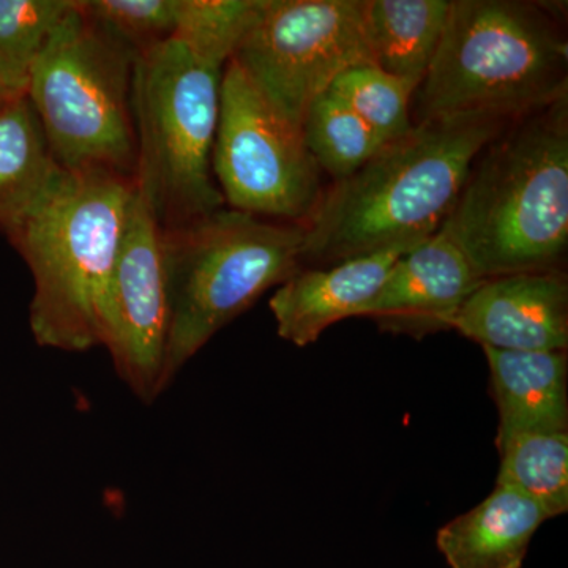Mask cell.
Masks as SVG:
<instances>
[{
	"label": "cell",
	"mask_w": 568,
	"mask_h": 568,
	"mask_svg": "<svg viewBox=\"0 0 568 568\" xmlns=\"http://www.w3.org/2000/svg\"><path fill=\"white\" fill-rule=\"evenodd\" d=\"M17 97L21 95H17V93L11 92L10 89L0 81V104L9 102L11 99H17Z\"/></svg>",
	"instance_id": "24"
},
{
	"label": "cell",
	"mask_w": 568,
	"mask_h": 568,
	"mask_svg": "<svg viewBox=\"0 0 568 568\" xmlns=\"http://www.w3.org/2000/svg\"><path fill=\"white\" fill-rule=\"evenodd\" d=\"M499 425L497 439L568 429L567 351L484 347Z\"/></svg>",
	"instance_id": "14"
},
{
	"label": "cell",
	"mask_w": 568,
	"mask_h": 568,
	"mask_svg": "<svg viewBox=\"0 0 568 568\" xmlns=\"http://www.w3.org/2000/svg\"><path fill=\"white\" fill-rule=\"evenodd\" d=\"M28 97L0 104V231L9 233L58 173Z\"/></svg>",
	"instance_id": "17"
},
{
	"label": "cell",
	"mask_w": 568,
	"mask_h": 568,
	"mask_svg": "<svg viewBox=\"0 0 568 568\" xmlns=\"http://www.w3.org/2000/svg\"><path fill=\"white\" fill-rule=\"evenodd\" d=\"M134 59L136 52L89 20L74 0L37 59L26 91L59 168L136 179Z\"/></svg>",
	"instance_id": "7"
},
{
	"label": "cell",
	"mask_w": 568,
	"mask_h": 568,
	"mask_svg": "<svg viewBox=\"0 0 568 568\" xmlns=\"http://www.w3.org/2000/svg\"><path fill=\"white\" fill-rule=\"evenodd\" d=\"M74 0H0V81L26 95L41 51Z\"/></svg>",
	"instance_id": "20"
},
{
	"label": "cell",
	"mask_w": 568,
	"mask_h": 568,
	"mask_svg": "<svg viewBox=\"0 0 568 568\" xmlns=\"http://www.w3.org/2000/svg\"><path fill=\"white\" fill-rule=\"evenodd\" d=\"M496 485L521 493L548 519L568 511V433H519L497 439Z\"/></svg>",
	"instance_id": "18"
},
{
	"label": "cell",
	"mask_w": 568,
	"mask_h": 568,
	"mask_svg": "<svg viewBox=\"0 0 568 568\" xmlns=\"http://www.w3.org/2000/svg\"><path fill=\"white\" fill-rule=\"evenodd\" d=\"M547 519L529 497L496 485L477 507L437 530L436 547L448 568H521Z\"/></svg>",
	"instance_id": "15"
},
{
	"label": "cell",
	"mask_w": 568,
	"mask_h": 568,
	"mask_svg": "<svg viewBox=\"0 0 568 568\" xmlns=\"http://www.w3.org/2000/svg\"><path fill=\"white\" fill-rule=\"evenodd\" d=\"M416 92V122L473 114L518 119L562 99V9L528 0H450L446 31Z\"/></svg>",
	"instance_id": "4"
},
{
	"label": "cell",
	"mask_w": 568,
	"mask_h": 568,
	"mask_svg": "<svg viewBox=\"0 0 568 568\" xmlns=\"http://www.w3.org/2000/svg\"><path fill=\"white\" fill-rule=\"evenodd\" d=\"M264 0H178L174 39L211 61L227 63Z\"/></svg>",
	"instance_id": "22"
},
{
	"label": "cell",
	"mask_w": 568,
	"mask_h": 568,
	"mask_svg": "<svg viewBox=\"0 0 568 568\" xmlns=\"http://www.w3.org/2000/svg\"><path fill=\"white\" fill-rule=\"evenodd\" d=\"M212 173L226 207L274 222L304 224L325 190L302 130L233 59L223 70Z\"/></svg>",
	"instance_id": "8"
},
{
	"label": "cell",
	"mask_w": 568,
	"mask_h": 568,
	"mask_svg": "<svg viewBox=\"0 0 568 568\" xmlns=\"http://www.w3.org/2000/svg\"><path fill=\"white\" fill-rule=\"evenodd\" d=\"M440 230L480 280L562 271L568 95L515 119L481 149Z\"/></svg>",
	"instance_id": "2"
},
{
	"label": "cell",
	"mask_w": 568,
	"mask_h": 568,
	"mask_svg": "<svg viewBox=\"0 0 568 568\" xmlns=\"http://www.w3.org/2000/svg\"><path fill=\"white\" fill-rule=\"evenodd\" d=\"M416 246L398 245L331 267H302L272 295L280 338L298 347L313 345L331 325L361 316L375 298L396 261Z\"/></svg>",
	"instance_id": "13"
},
{
	"label": "cell",
	"mask_w": 568,
	"mask_h": 568,
	"mask_svg": "<svg viewBox=\"0 0 568 568\" xmlns=\"http://www.w3.org/2000/svg\"><path fill=\"white\" fill-rule=\"evenodd\" d=\"M473 265L443 230L403 254L362 310L381 331L422 338L448 331L480 284Z\"/></svg>",
	"instance_id": "12"
},
{
	"label": "cell",
	"mask_w": 568,
	"mask_h": 568,
	"mask_svg": "<svg viewBox=\"0 0 568 568\" xmlns=\"http://www.w3.org/2000/svg\"><path fill=\"white\" fill-rule=\"evenodd\" d=\"M515 119H426L324 190L304 226L302 267L418 246L443 227L481 149Z\"/></svg>",
	"instance_id": "1"
},
{
	"label": "cell",
	"mask_w": 568,
	"mask_h": 568,
	"mask_svg": "<svg viewBox=\"0 0 568 568\" xmlns=\"http://www.w3.org/2000/svg\"><path fill=\"white\" fill-rule=\"evenodd\" d=\"M331 91L349 104L383 144L405 136L414 126L410 99L416 89L375 63L349 67L336 78Z\"/></svg>",
	"instance_id": "21"
},
{
	"label": "cell",
	"mask_w": 568,
	"mask_h": 568,
	"mask_svg": "<svg viewBox=\"0 0 568 568\" xmlns=\"http://www.w3.org/2000/svg\"><path fill=\"white\" fill-rule=\"evenodd\" d=\"M134 186L122 175L59 168L6 234L32 272L29 324L40 346L67 353L100 346V313Z\"/></svg>",
	"instance_id": "3"
},
{
	"label": "cell",
	"mask_w": 568,
	"mask_h": 568,
	"mask_svg": "<svg viewBox=\"0 0 568 568\" xmlns=\"http://www.w3.org/2000/svg\"><path fill=\"white\" fill-rule=\"evenodd\" d=\"M302 136L320 170L334 182L361 170L384 145L331 89L310 104L302 122Z\"/></svg>",
	"instance_id": "19"
},
{
	"label": "cell",
	"mask_w": 568,
	"mask_h": 568,
	"mask_svg": "<svg viewBox=\"0 0 568 568\" xmlns=\"http://www.w3.org/2000/svg\"><path fill=\"white\" fill-rule=\"evenodd\" d=\"M450 0H364L369 59L418 89L443 40Z\"/></svg>",
	"instance_id": "16"
},
{
	"label": "cell",
	"mask_w": 568,
	"mask_h": 568,
	"mask_svg": "<svg viewBox=\"0 0 568 568\" xmlns=\"http://www.w3.org/2000/svg\"><path fill=\"white\" fill-rule=\"evenodd\" d=\"M231 59L302 130L310 104L343 71L372 62L364 0H264Z\"/></svg>",
	"instance_id": "9"
},
{
	"label": "cell",
	"mask_w": 568,
	"mask_h": 568,
	"mask_svg": "<svg viewBox=\"0 0 568 568\" xmlns=\"http://www.w3.org/2000/svg\"><path fill=\"white\" fill-rule=\"evenodd\" d=\"M170 293L163 230L134 186L121 250L100 313V346L142 403L164 392Z\"/></svg>",
	"instance_id": "10"
},
{
	"label": "cell",
	"mask_w": 568,
	"mask_h": 568,
	"mask_svg": "<svg viewBox=\"0 0 568 568\" xmlns=\"http://www.w3.org/2000/svg\"><path fill=\"white\" fill-rule=\"evenodd\" d=\"M302 224L223 207L163 231L170 293L164 390L216 332L301 271Z\"/></svg>",
	"instance_id": "6"
},
{
	"label": "cell",
	"mask_w": 568,
	"mask_h": 568,
	"mask_svg": "<svg viewBox=\"0 0 568 568\" xmlns=\"http://www.w3.org/2000/svg\"><path fill=\"white\" fill-rule=\"evenodd\" d=\"M452 328L493 349L567 351V275L547 271L481 280Z\"/></svg>",
	"instance_id": "11"
},
{
	"label": "cell",
	"mask_w": 568,
	"mask_h": 568,
	"mask_svg": "<svg viewBox=\"0 0 568 568\" xmlns=\"http://www.w3.org/2000/svg\"><path fill=\"white\" fill-rule=\"evenodd\" d=\"M224 65L174 37L134 59V182L163 231L226 207L212 173Z\"/></svg>",
	"instance_id": "5"
},
{
	"label": "cell",
	"mask_w": 568,
	"mask_h": 568,
	"mask_svg": "<svg viewBox=\"0 0 568 568\" xmlns=\"http://www.w3.org/2000/svg\"><path fill=\"white\" fill-rule=\"evenodd\" d=\"M89 20L136 52L173 39L178 0H78Z\"/></svg>",
	"instance_id": "23"
}]
</instances>
